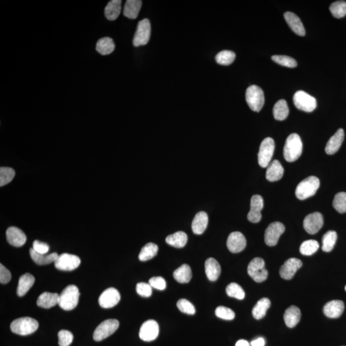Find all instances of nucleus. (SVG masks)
Segmentation results:
<instances>
[{"label": "nucleus", "mask_w": 346, "mask_h": 346, "mask_svg": "<svg viewBox=\"0 0 346 346\" xmlns=\"http://www.w3.org/2000/svg\"><path fill=\"white\" fill-rule=\"evenodd\" d=\"M158 251V247L154 243H148L142 247L139 254L138 259L142 262L151 260L157 255Z\"/></svg>", "instance_id": "e433bc0d"}, {"label": "nucleus", "mask_w": 346, "mask_h": 346, "mask_svg": "<svg viewBox=\"0 0 346 346\" xmlns=\"http://www.w3.org/2000/svg\"><path fill=\"white\" fill-rule=\"evenodd\" d=\"M273 61L281 66L287 67V68H294L298 66L296 60L293 58L285 55H273L271 57Z\"/></svg>", "instance_id": "a18cd8bd"}, {"label": "nucleus", "mask_w": 346, "mask_h": 346, "mask_svg": "<svg viewBox=\"0 0 346 346\" xmlns=\"http://www.w3.org/2000/svg\"><path fill=\"white\" fill-rule=\"evenodd\" d=\"M55 266L60 271H73L80 266L81 260L77 255L69 253H63L58 256L55 260Z\"/></svg>", "instance_id": "9b49d317"}, {"label": "nucleus", "mask_w": 346, "mask_h": 346, "mask_svg": "<svg viewBox=\"0 0 346 346\" xmlns=\"http://www.w3.org/2000/svg\"><path fill=\"white\" fill-rule=\"evenodd\" d=\"M209 217L205 212H200L195 216L192 223V230L196 235H202L206 231Z\"/></svg>", "instance_id": "5701e85b"}, {"label": "nucleus", "mask_w": 346, "mask_h": 346, "mask_svg": "<svg viewBox=\"0 0 346 346\" xmlns=\"http://www.w3.org/2000/svg\"><path fill=\"white\" fill-rule=\"evenodd\" d=\"M142 5L140 0H127L123 10L124 16L131 19L137 18Z\"/></svg>", "instance_id": "c85d7f7f"}, {"label": "nucleus", "mask_w": 346, "mask_h": 346, "mask_svg": "<svg viewBox=\"0 0 346 346\" xmlns=\"http://www.w3.org/2000/svg\"><path fill=\"white\" fill-rule=\"evenodd\" d=\"M119 326V323L117 319H107L103 321L94 332V340L97 342L104 340L113 335L118 329Z\"/></svg>", "instance_id": "1a4fd4ad"}, {"label": "nucleus", "mask_w": 346, "mask_h": 346, "mask_svg": "<svg viewBox=\"0 0 346 346\" xmlns=\"http://www.w3.org/2000/svg\"><path fill=\"white\" fill-rule=\"evenodd\" d=\"M159 334V327L154 320H148L142 324L139 331V337L145 342L155 340Z\"/></svg>", "instance_id": "4468645a"}, {"label": "nucleus", "mask_w": 346, "mask_h": 346, "mask_svg": "<svg viewBox=\"0 0 346 346\" xmlns=\"http://www.w3.org/2000/svg\"><path fill=\"white\" fill-rule=\"evenodd\" d=\"M285 231V226L282 223L274 222L270 224L265 231V244L269 246L276 245Z\"/></svg>", "instance_id": "f8f14e48"}, {"label": "nucleus", "mask_w": 346, "mask_h": 346, "mask_svg": "<svg viewBox=\"0 0 346 346\" xmlns=\"http://www.w3.org/2000/svg\"><path fill=\"white\" fill-rule=\"evenodd\" d=\"M151 36V24L149 19H144L138 22L137 30L134 35L133 46L138 47L148 43Z\"/></svg>", "instance_id": "9d476101"}, {"label": "nucleus", "mask_w": 346, "mask_h": 346, "mask_svg": "<svg viewBox=\"0 0 346 346\" xmlns=\"http://www.w3.org/2000/svg\"><path fill=\"white\" fill-rule=\"evenodd\" d=\"M320 186V181L316 176H309L298 185L296 189L297 198L300 200L312 197L316 194Z\"/></svg>", "instance_id": "7ed1b4c3"}, {"label": "nucleus", "mask_w": 346, "mask_h": 346, "mask_svg": "<svg viewBox=\"0 0 346 346\" xmlns=\"http://www.w3.org/2000/svg\"><path fill=\"white\" fill-rule=\"evenodd\" d=\"M263 208V200L260 195H254L251 198V205H250V211L247 214V220L250 222L257 223L260 222L262 219L261 211Z\"/></svg>", "instance_id": "f3484780"}, {"label": "nucleus", "mask_w": 346, "mask_h": 346, "mask_svg": "<svg viewBox=\"0 0 346 346\" xmlns=\"http://www.w3.org/2000/svg\"><path fill=\"white\" fill-rule=\"evenodd\" d=\"M345 139V131L343 128L339 129L337 132L328 140L326 146L325 151L328 155H334L340 149Z\"/></svg>", "instance_id": "aec40b11"}, {"label": "nucleus", "mask_w": 346, "mask_h": 346, "mask_svg": "<svg viewBox=\"0 0 346 346\" xmlns=\"http://www.w3.org/2000/svg\"><path fill=\"white\" fill-rule=\"evenodd\" d=\"M284 169L278 160H274L267 167L266 178L269 182H276L283 177Z\"/></svg>", "instance_id": "b1692460"}, {"label": "nucleus", "mask_w": 346, "mask_h": 346, "mask_svg": "<svg viewBox=\"0 0 346 346\" xmlns=\"http://www.w3.org/2000/svg\"><path fill=\"white\" fill-rule=\"evenodd\" d=\"M235 53L233 51L224 50L219 53L216 57L217 63L223 66H229L233 63L235 59Z\"/></svg>", "instance_id": "58836bf2"}, {"label": "nucleus", "mask_w": 346, "mask_h": 346, "mask_svg": "<svg viewBox=\"0 0 346 346\" xmlns=\"http://www.w3.org/2000/svg\"><path fill=\"white\" fill-rule=\"evenodd\" d=\"M149 283L151 287L159 291H164L166 288V281L162 277H153L149 280Z\"/></svg>", "instance_id": "3c124183"}, {"label": "nucleus", "mask_w": 346, "mask_h": 346, "mask_svg": "<svg viewBox=\"0 0 346 346\" xmlns=\"http://www.w3.org/2000/svg\"><path fill=\"white\" fill-rule=\"evenodd\" d=\"M275 148L274 140L271 137L265 138L260 144L258 154V164L265 168L271 162V159Z\"/></svg>", "instance_id": "0eeeda50"}, {"label": "nucleus", "mask_w": 346, "mask_h": 346, "mask_svg": "<svg viewBox=\"0 0 346 346\" xmlns=\"http://www.w3.org/2000/svg\"><path fill=\"white\" fill-rule=\"evenodd\" d=\"M97 51L102 55L111 54L115 50V44L110 37L100 39L97 44Z\"/></svg>", "instance_id": "f704fd0d"}, {"label": "nucleus", "mask_w": 346, "mask_h": 346, "mask_svg": "<svg viewBox=\"0 0 346 346\" xmlns=\"http://www.w3.org/2000/svg\"><path fill=\"white\" fill-rule=\"evenodd\" d=\"M345 290H346V287H345Z\"/></svg>", "instance_id": "4d7b16f0"}, {"label": "nucleus", "mask_w": 346, "mask_h": 346, "mask_svg": "<svg viewBox=\"0 0 346 346\" xmlns=\"http://www.w3.org/2000/svg\"><path fill=\"white\" fill-rule=\"evenodd\" d=\"M323 223L322 214L319 213H314L310 214L305 218L303 227L307 233L314 235L320 231L323 226Z\"/></svg>", "instance_id": "2eb2a0df"}, {"label": "nucleus", "mask_w": 346, "mask_h": 346, "mask_svg": "<svg viewBox=\"0 0 346 346\" xmlns=\"http://www.w3.org/2000/svg\"><path fill=\"white\" fill-rule=\"evenodd\" d=\"M216 316L219 318L225 319V320L231 321L235 318V312L229 308L226 307H218L216 309Z\"/></svg>", "instance_id": "49530a36"}, {"label": "nucleus", "mask_w": 346, "mask_h": 346, "mask_svg": "<svg viewBox=\"0 0 346 346\" xmlns=\"http://www.w3.org/2000/svg\"><path fill=\"white\" fill-rule=\"evenodd\" d=\"M33 249L39 254H47L50 250V246L45 242L35 240L33 243Z\"/></svg>", "instance_id": "603ef678"}, {"label": "nucleus", "mask_w": 346, "mask_h": 346, "mask_svg": "<svg viewBox=\"0 0 346 346\" xmlns=\"http://www.w3.org/2000/svg\"><path fill=\"white\" fill-rule=\"evenodd\" d=\"M59 295L57 293L45 292L37 299V305L43 309H50L59 304Z\"/></svg>", "instance_id": "a878e982"}, {"label": "nucleus", "mask_w": 346, "mask_h": 346, "mask_svg": "<svg viewBox=\"0 0 346 346\" xmlns=\"http://www.w3.org/2000/svg\"><path fill=\"white\" fill-rule=\"evenodd\" d=\"M39 328L37 320L29 317L15 319L10 325V330L19 336H28L34 333Z\"/></svg>", "instance_id": "20e7f679"}, {"label": "nucleus", "mask_w": 346, "mask_h": 346, "mask_svg": "<svg viewBox=\"0 0 346 346\" xmlns=\"http://www.w3.org/2000/svg\"><path fill=\"white\" fill-rule=\"evenodd\" d=\"M344 310H345V304L343 301L340 300L330 301L323 308V312L325 316L333 319L340 318Z\"/></svg>", "instance_id": "412c9836"}, {"label": "nucleus", "mask_w": 346, "mask_h": 346, "mask_svg": "<svg viewBox=\"0 0 346 346\" xmlns=\"http://www.w3.org/2000/svg\"><path fill=\"white\" fill-rule=\"evenodd\" d=\"M205 273L211 282H215L220 276L221 266L218 261L213 258H208L205 262Z\"/></svg>", "instance_id": "393cba45"}, {"label": "nucleus", "mask_w": 346, "mask_h": 346, "mask_svg": "<svg viewBox=\"0 0 346 346\" xmlns=\"http://www.w3.org/2000/svg\"><path fill=\"white\" fill-rule=\"evenodd\" d=\"M265 342L263 338H258L251 343V346H264Z\"/></svg>", "instance_id": "5fc2aeb1"}, {"label": "nucleus", "mask_w": 346, "mask_h": 346, "mask_svg": "<svg viewBox=\"0 0 346 346\" xmlns=\"http://www.w3.org/2000/svg\"><path fill=\"white\" fill-rule=\"evenodd\" d=\"M30 254L33 262L39 265H48L51 263L55 262L58 256H59V254L57 253L51 254L37 253L33 248L30 249Z\"/></svg>", "instance_id": "c756f323"}, {"label": "nucleus", "mask_w": 346, "mask_h": 346, "mask_svg": "<svg viewBox=\"0 0 346 346\" xmlns=\"http://www.w3.org/2000/svg\"><path fill=\"white\" fill-rule=\"evenodd\" d=\"M80 295L79 290L77 286L68 285L60 294L58 305L66 311L75 309L79 303Z\"/></svg>", "instance_id": "f03ea898"}, {"label": "nucleus", "mask_w": 346, "mask_h": 346, "mask_svg": "<svg viewBox=\"0 0 346 346\" xmlns=\"http://www.w3.org/2000/svg\"><path fill=\"white\" fill-rule=\"evenodd\" d=\"M301 314L300 309L296 306H291L285 310L284 316V321L285 325L290 328L295 327L300 322Z\"/></svg>", "instance_id": "bb28decb"}, {"label": "nucleus", "mask_w": 346, "mask_h": 346, "mask_svg": "<svg viewBox=\"0 0 346 346\" xmlns=\"http://www.w3.org/2000/svg\"><path fill=\"white\" fill-rule=\"evenodd\" d=\"M245 100L252 111L258 113L264 105V93L260 87L253 85L247 89Z\"/></svg>", "instance_id": "39448f33"}, {"label": "nucleus", "mask_w": 346, "mask_h": 346, "mask_svg": "<svg viewBox=\"0 0 346 346\" xmlns=\"http://www.w3.org/2000/svg\"><path fill=\"white\" fill-rule=\"evenodd\" d=\"M58 337L59 346H69L72 343L74 338L72 333L66 330H60L58 334Z\"/></svg>", "instance_id": "de8ad7c7"}, {"label": "nucleus", "mask_w": 346, "mask_h": 346, "mask_svg": "<svg viewBox=\"0 0 346 346\" xmlns=\"http://www.w3.org/2000/svg\"><path fill=\"white\" fill-rule=\"evenodd\" d=\"M319 244L318 241L315 240H306L301 244L300 253L303 255L310 256L318 251Z\"/></svg>", "instance_id": "a19ab883"}, {"label": "nucleus", "mask_w": 346, "mask_h": 346, "mask_svg": "<svg viewBox=\"0 0 346 346\" xmlns=\"http://www.w3.org/2000/svg\"><path fill=\"white\" fill-rule=\"evenodd\" d=\"M247 273L254 282L261 283L266 280L268 272L265 268L264 260L258 257L253 259L247 267Z\"/></svg>", "instance_id": "6e6552de"}, {"label": "nucleus", "mask_w": 346, "mask_h": 346, "mask_svg": "<svg viewBox=\"0 0 346 346\" xmlns=\"http://www.w3.org/2000/svg\"><path fill=\"white\" fill-rule=\"evenodd\" d=\"M6 240L10 245L14 247H21L25 244L26 236L24 232L18 228H8L6 231Z\"/></svg>", "instance_id": "6ab92c4d"}, {"label": "nucleus", "mask_w": 346, "mask_h": 346, "mask_svg": "<svg viewBox=\"0 0 346 346\" xmlns=\"http://www.w3.org/2000/svg\"><path fill=\"white\" fill-rule=\"evenodd\" d=\"M188 237L184 231H177L167 236L166 241L167 244L176 248H182L186 245Z\"/></svg>", "instance_id": "2f4dec72"}, {"label": "nucleus", "mask_w": 346, "mask_h": 346, "mask_svg": "<svg viewBox=\"0 0 346 346\" xmlns=\"http://www.w3.org/2000/svg\"><path fill=\"white\" fill-rule=\"evenodd\" d=\"M337 239V234L335 231H328L324 235L323 237L322 249L325 252H330L336 245Z\"/></svg>", "instance_id": "4c0bfd02"}, {"label": "nucleus", "mask_w": 346, "mask_h": 346, "mask_svg": "<svg viewBox=\"0 0 346 346\" xmlns=\"http://www.w3.org/2000/svg\"><path fill=\"white\" fill-rule=\"evenodd\" d=\"M284 17L290 28L296 34L305 36L306 32L304 26L298 15L293 12H287L284 14Z\"/></svg>", "instance_id": "4be33fe9"}, {"label": "nucleus", "mask_w": 346, "mask_h": 346, "mask_svg": "<svg viewBox=\"0 0 346 346\" xmlns=\"http://www.w3.org/2000/svg\"><path fill=\"white\" fill-rule=\"evenodd\" d=\"M174 278L180 283H187L191 281L193 274L189 265L184 264L173 272Z\"/></svg>", "instance_id": "473e14b6"}, {"label": "nucleus", "mask_w": 346, "mask_h": 346, "mask_svg": "<svg viewBox=\"0 0 346 346\" xmlns=\"http://www.w3.org/2000/svg\"><path fill=\"white\" fill-rule=\"evenodd\" d=\"M226 292L227 295L242 300L244 298L245 292L242 288L236 283H231L228 285Z\"/></svg>", "instance_id": "79ce46f5"}, {"label": "nucleus", "mask_w": 346, "mask_h": 346, "mask_svg": "<svg viewBox=\"0 0 346 346\" xmlns=\"http://www.w3.org/2000/svg\"><path fill=\"white\" fill-rule=\"evenodd\" d=\"M235 346H249V344L246 341L240 340L236 343Z\"/></svg>", "instance_id": "6e6d98bb"}, {"label": "nucleus", "mask_w": 346, "mask_h": 346, "mask_svg": "<svg viewBox=\"0 0 346 346\" xmlns=\"http://www.w3.org/2000/svg\"><path fill=\"white\" fill-rule=\"evenodd\" d=\"M136 291L138 295L145 297V298H148L152 295V287L149 285V283H138L136 286Z\"/></svg>", "instance_id": "8fccbe9b"}, {"label": "nucleus", "mask_w": 346, "mask_h": 346, "mask_svg": "<svg viewBox=\"0 0 346 346\" xmlns=\"http://www.w3.org/2000/svg\"><path fill=\"white\" fill-rule=\"evenodd\" d=\"M35 283L34 276L30 273H26L19 278L17 294L19 297H23L27 292Z\"/></svg>", "instance_id": "cd10ccee"}, {"label": "nucleus", "mask_w": 346, "mask_h": 346, "mask_svg": "<svg viewBox=\"0 0 346 346\" xmlns=\"http://www.w3.org/2000/svg\"><path fill=\"white\" fill-rule=\"evenodd\" d=\"M302 262L300 259L296 258H290L285 261L280 268V274L281 277L285 280H291L292 278H293L297 271L302 266Z\"/></svg>", "instance_id": "a211bd4d"}, {"label": "nucleus", "mask_w": 346, "mask_h": 346, "mask_svg": "<svg viewBox=\"0 0 346 346\" xmlns=\"http://www.w3.org/2000/svg\"><path fill=\"white\" fill-rule=\"evenodd\" d=\"M270 306H271V301L269 299L266 298L261 299L252 310L253 318L257 320L264 318L266 315L267 310L269 309Z\"/></svg>", "instance_id": "72a5a7b5"}, {"label": "nucleus", "mask_w": 346, "mask_h": 346, "mask_svg": "<svg viewBox=\"0 0 346 346\" xmlns=\"http://www.w3.org/2000/svg\"><path fill=\"white\" fill-rule=\"evenodd\" d=\"M15 171L11 167H1L0 168V186L9 184L14 179Z\"/></svg>", "instance_id": "37998d69"}, {"label": "nucleus", "mask_w": 346, "mask_h": 346, "mask_svg": "<svg viewBox=\"0 0 346 346\" xmlns=\"http://www.w3.org/2000/svg\"><path fill=\"white\" fill-rule=\"evenodd\" d=\"M333 206L338 213L344 214L346 213V193L341 192L337 193L335 196Z\"/></svg>", "instance_id": "c03bdc74"}, {"label": "nucleus", "mask_w": 346, "mask_h": 346, "mask_svg": "<svg viewBox=\"0 0 346 346\" xmlns=\"http://www.w3.org/2000/svg\"><path fill=\"white\" fill-rule=\"evenodd\" d=\"M11 278L12 276L10 271L1 263L0 264V282L2 284H6L10 282Z\"/></svg>", "instance_id": "864d4df0"}, {"label": "nucleus", "mask_w": 346, "mask_h": 346, "mask_svg": "<svg viewBox=\"0 0 346 346\" xmlns=\"http://www.w3.org/2000/svg\"><path fill=\"white\" fill-rule=\"evenodd\" d=\"M289 114V107L285 100H280L274 105L273 108L274 119L278 120L286 119Z\"/></svg>", "instance_id": "c9c22d12"}, {"label": "nucleus", "mask_w": 346, "mask_h": 346, "mask_svg": "<svg viewBox=\"0 0 346 346\" xmlns=\"http://www.w3.org/2000/svg\"><path fill=\"white\" fill-rule=\"evenodd\" d=\"M246 246V240L242 233L232 232L227 240V247L231 253H237L242 251Z\"/></svg>", "instance_id": "dca6fc26"}, {"label": "nucleus", "mask_w": 346, "mask_h": 346, "mask_svg": "<svg viewBox=\"0 0 346 346\" xmlns=\"http://www.w3.org/2000/svg\"><path fill=\"white\" fill-rule=\"evenodd\" d=\"M178 309L183 313L188 315H194L196 313V309L194 305L190 301L185 299H182L177 302Z\"/></svg>", "instance_id": "09e8293b"}, {"label": "nucleus", "mask_w": 346, "mask_h": 346, "mask_svg": "<svg viewBox=\"0 0 346 346\" xmlns=\"http://www.w3.org/2000/svg\"><path fill=\"white\" fill-rule=\"evenodd\" d=\"M293 102L297 109L306 113H312L317 107L316 98L303 91H298L294 94Z\"/></svg>", "instance_id": "423d86ee"}, {"label": "nucleus", "mask_w": 346, "mask_h": 346, "mask_svg": "<svg viewBox=\"0 0 346 346\" xmlns=\"http://www.w3.org/2000/svg\"><path fill=\"white\" fill-rule=\"evenodd\" d=\"M122 1L120 0H112L105 8V15L107 19L115 21L119 17L121 11Z\"/></svg>", "instance_id": "7c9ffc66"}, {"label": "nucleus", "mask_w": 346, "mask_h": 346, "mask_svg": "<svg viewBox=\"0 0 346 346\" xmlns=\"http://www.w3.org/2000/svg\"><path fill=\"white\" fill-rule=\"evenodd\" d=\"M303 151V143L300 135L292 133L287 137L283 148V156L289 162H295L300 157Z\"/></svg>", "instance_id": "f257e3e1"}, {"label": "nucleus", "mask_w": 346, "mask_h": 346, "mask_svg": "<svg viewBox=\"0 0 346 346\" xmlns=\"http://www.w3.org/2000/svg\"><path fill=\"white\" fill-rule=\"evenodd\" d=\"M330 10L333 16L336 18H343L346 15V1H337L330 6Z\"/></svg>", "instance_id": "ea45409f"}, {"label": "nucleus", "mask_w": 346, "mask_h": 346, "mask_svg": "<svg viewBox=\"0 0 346 346\" xmlns=\"http://www.w3.org/2000/svg\"><path fill=\"white\" fill-rule=\"evenodd\" d=\"M120 300L119 291L115 288H109L102 292L98 302L104 309H111L118 304Z\"/></svg>", "instance_id": "ddd939ff"}]
</instances>
